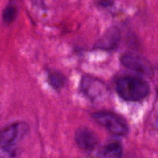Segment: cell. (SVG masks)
Returning <instances> with one entry per match:
<instances>
[{
  "instance_id": "cell-1",
  "label": "cell",
  "mask_w": 158,
  "mask_h": 158,
  "mask_svg": "<svg viewBox=\"0 0 158 158\" xmlns=\"http://www.w3.org/2000/svg\"><path fill=\"white\" fill-rule=\"evenodd\" d=\"M118 95L127 101H140L150 94V86L145 80L133 76L119 79L116 83Z\"/></svg>"
},
{
  "instance_id": "cell-3",
  "label": "cell",
  "mask_w": 158,
  "mask_h": 158,
  "mask_svg": "<svg viewBox=\"0 0 158 158\" xmlns=\"http://www.w3.org/2000/svg\"><path fill=\"white\" fill-rule=\"evenodd\" d=\"M27 124L23 122H17L6 127L1 133V148H14L15 143L27 132Z\"/></svg>"
},
{
  "instance_id": "cell-4",
  "label": "cell",
  "mask_w": 158,
  "mask_h": 158,
  "mask_svg": "<svg viewBox=\"0 0 158 158\" xmlns=\"http://www.w3.org/2000/svg\"><path fill=\"white\" fill-rule=\"evenodd\" d=\"M80 88L82 92L91 99H98L103 97L106 93L104 83L97 79L89 77H85L82 79Z\"/></svg>"
},
{
  "instance_id": "cell-5",
  "label": "cell",
  "mask_w": 158,
  "mask_h": 158,
  "mask_svg": "<svg viewBox=\"0 0 158 158\" xmlns=\"http://www.w3.org/2000/svg\"><path fill=\"white\" fill-rule=\"evenodd\" d=\"M75 140L77 145L85 151H93L99 143V137L88 127H80L77 131Z\"/></svg>"
},
{
  "instance_id": "cell-9",
  "label": "cell",
  "mask_w": 158,
  "mask_h": 158,
  "mask_svg": "<svg viewBox=\"0 0 158 158\" xmlns=\"http://www.w3.org/2000/svg\"><path fill=\"white\" fill-rule=\"evenodd\" d=\"M48 82L55 89H60L66 83V78L58 72H51L48 75Z\"/></svg>"
},
{
  "instance_id": "cell-7",
  "label": "cell",
  "mask_w": 158,
  "mask_h": 158,
  "mask_svg": "<svg viewBox=\"0 0 158 158\" xmlns=\"http://www.w3.org/2000/svg\"><path fill=\"white\" fill-rule=\"evenodd\" d=\"M121 39L120 31L117 27H111L105 32L103 36L96 43V48L105 50H111L119 45Z\"/></svg>"
},
{
  "instance_id": "cell-6",
  "label": "cell",
  "mask_w": 158,
  "mask_h": 158,
  "mask_svg": "<svg viewBox=\"0 0 158 158\" xmlns=\"http://www.w3.org/2000/svg\"><path fill=\"white\" fill-rule=\"evenodd\" d=\"M120 62L123 66L138 73L148 75L151 73V67L148 66V63L136 54H124L122 56Z\"/></svg>"
},
{
  "instance_id": "cell-2",
  "label": "cell",
  "mask_w": 158,
  "mask_h": 158,
  "mask_svg": "<svg viewBox=\"0 0 158 158\" xmlns=\"http://www.w3.org/2000/svg\"><path fill=\"white\" fill-rule=\"evenodd\" d=\"M92 117L99 124L115 135L125 136L129 131V127L124 119L114 113L100 111L94 113Z\"/></svg>"
},
{
  "instance_id": "cell-10",
  "label": "cell",
  "mask_w": 158,
  "mask_h": 158,
  "mask_svg": "<svg viewBox=\"0 0 158 158\" xmlns=\"http://www.w3.org/2000/svg\"><path fill=\"white\" fill-rule=\"evenodd\" d=\"M17 10L13 6H9L4 9L2 13L3 20L6 23H11L16 17Z\"/></svg>"
},
{
  "instance_id": "cell-11",
  "label": "cell",
  "mask_w": 158,
  "mask_h": 158,
  "mask_svg": "<svg viewBox=\"0 0 158 158\" xmlns=\"http://www.w3.org/2000/svg\"><path fill=\"white\" fill-rule=\"evenodd\" d=\"M16 151L14 148H2L1 158H15Z\"/></svg>"
},
{
  "instance_id": "cell-8",
  "label": "cell",
  "mask_w": 158,
  "mask_h": 158,
  "mask_svg": "<svg viewBox=\"0 0 158 158\" xmlns=\"http://www.w3.org/2000/svg\"><path fill=\"white\" fill-rule=\"evenodd\" d=\"M100 154L105 158H120L123 155V148L118 142H111L102 148Z\"/></svg>"
}]
</instances>
